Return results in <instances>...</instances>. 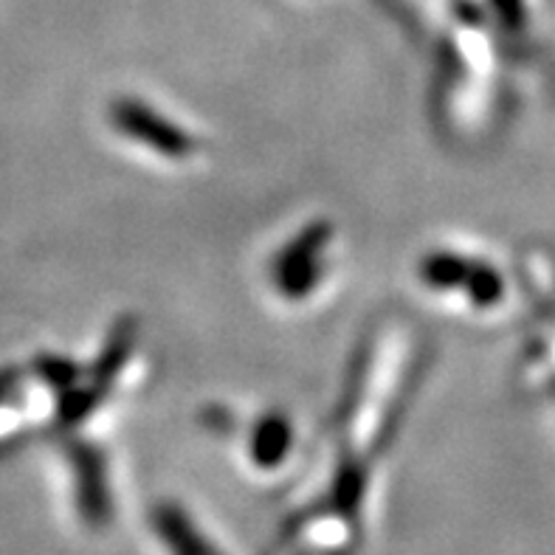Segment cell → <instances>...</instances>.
I'll list each match as a JSON object with an SVG mask.
<instances>
[{"mask_svg": "<svg viewBox=\"0 0 555 555\" xmlns=\"http://www.w3.org/2000/svg\"><path fill=\"white\" fill-rule=\"evenodd\" d=\"M285 449H288V429L282 423H266L254 443V460L262 468H271L285 457Z\"/></svg>", "mask_w": 555, "mask_h": 555, "instance_id": "cell-2", "label": "cell"}, {"mask_svg": "<svg viewBox=\"0 0 555 555\" xmlns=\"http://www.w3.org/2000/svg\"><path fill=\"white\" fill-rule=\"evenodd\" d=\"M155 530H158V539L169 555H223L220 550L211 547L209 539L192 525V519L183 514L181 507H158L155 511Z\"/></svg>", "mask_w": 555, "mask_h": 555, "instance_id": "cell-1", "label": "cell"}]
</instances>
